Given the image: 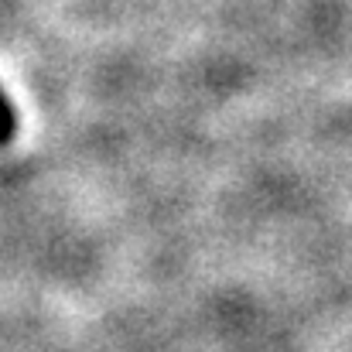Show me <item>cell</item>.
Masks as SVG:
<instances>
[{
	"mask_svg": "<svg viewBox=\"0 0 352 352\" xmlns=\"http://www.w3.org/2000/svg\"><path fill=\"white\" fill-rule=\"evenodd\" d=\"M14 130H17V117H14V107H10L7 93L0 89V147H3V144H10Z\"/></svg>",
	"mask_w": 352,
	"mask_h": 352,
	"instance_id": "6da1fadb",
	"label": "cell"
}]
</instances>
